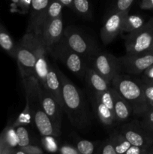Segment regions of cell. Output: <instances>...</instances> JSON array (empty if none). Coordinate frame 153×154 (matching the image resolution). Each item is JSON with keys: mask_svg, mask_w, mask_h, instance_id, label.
<instances>
[{"mask_svg": "<svg viewBox=\"0 0 153 154\" xmlns=\"http://www.w3.org/2000/svg\"><path fill=\"white\" fill-rule=\"evenodd\" d=\"M62 84L63 111L74 127L83 130L91 124V117L84 96L80 90L56 68Z\"/></svg>", "mask_w": 153, "mask_h": 154, "instance_id": "obj_1", "label": "cell"}, {"mask_svg": "<svg viewBox=\"0 0 153 154\" xmlns=\"http://www.w3.org/2000/svg\"><path fill=\"white\" fill-rule=\"evenodd\" d=\"M38 81L35 76L22 78L26 100L29 107L32 118H33L36 128L42 136L58 137L61 132L56 129L40 103L38 93Z\"/></svg>", "mask_w": 153, "mask_h": 154, "instance_id": "obj_2", "label": "cell"}, {"mask_svg": "<svg viewBox=\"0 0 153 154\" xmlns=\"http://www.w3.org/2000/svg\"><path fill=\"white\" fill-rule=\"evenodd\" d=\"M111 87L130 103L134 117H139L148 107L140 80L133 79L129 75L120 73L112 80Z\"/></svg>", "mask_w": 153, "mask_h": 154, "instance_id": "obj_3", "label": "cell"}, {"mask_svg": "<svg viewBox=\"0 0 153 154\" xmlns=\"http://www.w3.org/2000/svg\"><path fill=\"white\" fill-rule=\"evenodd\" d=\"M47 52L53 58L62 62L74 75L84 79L88 63L68 45L63 37L59 42L48 48Z\"/></svg>", "mask_w": 153, "mask_h": 154, "instance_id": "obj_4", "label": "cell"}, {"mask_svg": "<svg viewBox=\"0 0 153 154\" xmlns=\"http://www.w3.org/2000/svg\"><path fill=\"white\" fill-rule=\"evenodd\" d=\"M34 33L26 32L16 44V59L21 78L34 76L35 42Z\"/></svg>", "mask_w": 153, "mask_h": 154, "instance_id": "obj_5", "label": "cell"}, {"mask_svg": "<svg viewBox=\"0 0 153 154\" xmlns=\"http://www.w3.org/2000/svg\"><path fill=\"white\" fill-rule=\"evenodd\" d=\"M62 37L68 45L80 54L88 65L94 56L100 51L94 41L89 39L85 34L74 27L68 26L64 29Z\"/></svg>", "mask_w": 153, "mask_h": 154, "instance_id": "obj_6", "label": "cell"}, {"mask_svg": "<svg viewBox=\"0 0 153 154\" xmlns=\"http://www.w3.org/2000/svg\"><path fill=\"white\" fill-rule=\"evenodd\" d=\"M126 54H136L153 50V18L125 38Z\"/></svg>", "mask_w": 153, "mask_h": 154, "instance_id": "obj_7", "label": "cell"}, {"mask_svg": "<svg viewBox=\"0 0 153 154\" xmlns=\"http://www.w3.org/2000/svg\"><path fill=\"white\" fill-rule=\"evenodd\" d=\"M118 131L132 145L147 150L153 145V133L144 128L136 117L128 123L123 124Z\"/></svg>", "mask_w": 153, "mask_h": 154, "instance_id": "obj_8", "label": "cell"}, {"mask_svg": "<svg viewBox=\"0 0 153 154\" xmlns=\"http://www.w3.org/2000/svg\"><path fill=\"white\" fill-rule=\"evenodd\" d=\"M89 66L110 84L114 77L121 73L118 58L107 52L99 51L94 56Z\"/></svg>", "mask_w": 153, "mask_h": 154, "instance_id": "obj_9", "label": "cell"}, {"mask_svg": "<svg viewBox=\"0 0 153 154\" xmlns=\"http://www.w3.org/2000/svg\"><path fill=\"white\" fill-rule=\"evenodd\" d=\"M121 72L134 75H141L153 64V50L146 53L128 54L118 57Z\"/></svg>", "mask_w": 153, "mask_h": 154, "instance_id": "obj_10", "label": "cell"}, {"mask_svg": "<svg viewBox=\"0 0 153 154\" xmlns=\"http://www.w3.org/2000/svg\"><path fill=\"white\" fill-rule=\"evenodd\" d=\"M37 89L39 99H40L44 110L50 117L56 129L58 132H61L63 109L60 107L58 102L55 100V99L51 96L50 93L44 87L40 85L39 81L38 83Z\"/></svg>", "mask_w": 153, "mask_h": 154, "instance_id": "obj_11", "label": "cell"}, {"mask_svg": "<svg viewBox=\"0 0 153 154\" xmlns=\"http://www.w3.org/2000/svg\"><path fill=\"white\" fill-rule=\"evenodd\" d=\"M129 11H111L100 29V39L104 45L111 43L117 36L122 32L123 20Z\"/></svg>", "mask_w": 153, "mask_h": 154, "instance_id": "obj_12", "label": "cell"}, {"mask_svg": "<svg viewBox=\"0 0 153 154\" xmlns=\"http://www.w3.org/2000/svg\"><path fill=\"white\" fill-rule=\"evenodd\" d=\"M64 27H63L62 14L58 17L48 22L40 29L37 35L46 47V50L53 45L59 42L63 36Z\"/></svg>", "mask_w": 153, "mask_h": 154, "instance_id": "obj_13", "label": "cell"}, {"mask_svg": "<svg viewBox=\"0 0 153 154\" xmlns=\"http://www.w3.org/2000/svg\"><path fill=\"white\" fill-rule=\"evenodd\" d=\"M35 42V64L34 76L43 87H46V76L49 70L50 63L47 59V50L44 45L40 38L34 34Z\"/></svg>", "mask_w": 153, "mask_h": 154, "instance_id": "obj_14", "label": "cell"}, {"mask_svg": "<svg viewBox=\"0 0 153 154\" xmlns=\"http://www.w3.org/2000/svg\"><path fill=\"white\" fill-rule=\"evenodd\" d=\"M50 2L51 0H32L27 32L38 34L42 20Z\"/></svg>", "mask_w": 153, "mask_h": 154, "instance_id": "obj_15", "label": "cell"}, {"mask_svg": "<svg viewBox=\"0 0 153 154\" xmlns=\"http://www.w3.org/2000/svg\"><path fill=\"white\" fill-rule=\"evenodd\" d=\"M46 90L51 94V96L55 99L63 109V98L62 90V84L60 78L57 73L56 69L54 68L52 64L50 63L49 70H48L47 76H46Z\"/></svg>", "mask_w": 153, "mask_h": 154, "instance_id": "obj_16", "label": "cell"}, {"mask_svg": "<svg viewBox=\"0 0 153 154\" xmlns=\"http://www.w3.org/2000/svg\"><path fill=\"white\" fill-rule=\"evenodd\" d=\"M113 97V111L116 122H124L133 115V108L128 102L124 99L113 87H112Z\"/></svg>", "mask_w": 153, "mask_h": 154, "instance_id": "obj_17", "label": "cell"}, {"mask_svg": "<svg viewBox=\"0 0 153 154\" xmlns=\"http://www.w3.org/2000/svg\"><path fill=\"white\" fill-rule=\"evenodd\" d=\"M84 80L88 87L92 90V93H101L111 87L110 83L108 82L89 65L86 69Z\"/></svg>", "mask_w": 153, "mask_h": 154, "instance_id": "obj_18", "label": "cell"}, {"mask_svg": "<svg viewBox=\"0 0 153 154\" xmlns=\"http://www.w3.org/2000/svg\"><path fill=\"white\" fill-rule=\"evenodd\" d=\"M92 105L100 123L106 127H112L116 122L113 111L94 96L92 98Z\"/></svg>", "mask_w": 153, "mask_h": 154, "instance_id": "obj_19", "label": "cell"}, {"mask_svg": "<svg viewBox=\"0 0 153 154\" xmlns=\"http://www.w3.org/2000/svg\"><path fill=\"white\" fill-rule=\"evenodd\" d=\"M0 47L12 58L16 57V45L6 29L0 23Z\"/></svg>", "mask_w": 153, "mask_h": 154, "instance_id": "obj_20", "label": "cell"}, {"mask_svg": "<svg viewBox=\"0 0 153 154\" xmlns=\"http://www.w3.org/2000/svg\"><path fill=\"white\" fill-rule=\"evenodd\" d=\"M109 138L115 147L116 154H125L128 149L132 145L118 130H114L112 132Z\"/></svg>", "mask_w": 153, "mask_h": 154, "instance_id": "obj_21", "label": "cell"}, {"mask_svg": "<svg viewBox=\"0 0 153 154\" xmlns=\"http://www.w3.org/2000/svg\"><path fill=\"white\" fill-rule=\"evenodd\" d=\"M145 20L139 15H129L128 14L124 17L122 23V32L130 33L139 29L145 24Z\"/></svg>", "mask_w": 153, "mask_h": 154, "instance_id": "obj_22", "label": "cell"}, {"mask_svg": "<svg viewBox=\"0 0 153 154\" xmlns=\"http://www.w3.org/2000/svg\"><path fill=\"white\" fill-rule=\"evenodd\" d=\"M2 140L8 147L16 149L18 147V138L16 135V127L13 124H9L0 133Z\"/></svg>", "mask_w": 153, "mask_h": 154, "instance_id": "obj_23", "label": "cell"}, {"mask_svg": "<svg viewBox=\"0 0 153 154\" xmlns=\"http://www.w3.org/2000/svg\"><path fill=\"white\" fill-rule=\"evenodd\" d=\"M63 6L64 5L62 4L59 0H51L49 6H48L47 9L46 11L43 20H42L40 31L44 25L47 23L48 22L51 21L52 20L58 17V16H60L62 14V10ZM40 31H39V32H40Z\"/></svg>", "mask_w": 153, "mask_h": 154, "instance_id": "obj_24", "label": "cell"}, {"mask_svg": "<svg viewBox=\"0 0 153 154\" xmlns=\"http://www.w3.org/2000/svg\"><path fill=\"white\" fill-rule=\"evenodd\" d=\"M71 9L81 17L86 19L91 18L92 11L88 0H73Z\"/></svg>", "mask_w": 153, "mask_h": 154, "instance_id": "obj_25", "label": "cell"}, {"mask_svg": "<svg viewBox=\"0 0 153 154\" xmlns=\"http://www.w3.org/2000/svg\"><path fill=\"white\" fill-rule=\"evenodd\" d=\"M136 118L140 120L144 128L153 133V108L148 107L139 117Z\"/></svg>", "mask_w": 153, "mask_h": 154, "instance_id": "obj_26", "label": "cell"}, {"mask_svg": "<svg viewBox=\"0 0 153 154\" xmlns=\"http://www.w3.org/2000/svg\"><path fill=\"white\" fill-rule=\"evenodd\" d=\"M100 142L88 141V140H80L76 143V147L80 154H92L95 153V149Z\"/></svg>", "mask_w": 153, "mask_h": 154, "instance_id": "obj_27", "label": "cell"}, {"mask_svg": "<svg viewBox=\"0 0 153 154\" xmlns=\"http://www.w3.org/2000/svg\"><path fill=\"white\" fill-rule=\"evenodd\" d=\"M16 131L18 138V147H24L31 144L29 134L25 126L22 125L16 126Z\"/></svg>", "mask_w": 153, "mask_h": 154, "instance_id": "obj_28", "label": "cell"}, {"mask_svg": "<svg viewBox=\"0 0 153 154\" xmlns=\"http://www.w3.org/2000/svg\"><path fill=\"white\" fill-rule=\"evenodd\" d=\"M44 153V151L40 147L30 144L24 147H17L15 149L14 154H43Z\"/></svg>", "mask_w": 153, "mask_h": 154, "instance_id": "obj_29", "label": "cell"}, {"mask_svg": "<svg viewBox=\"0 0 153 154\" xmlns=\"http://www.w3.org/2000/svg\"><path fill=\"white\" fill-rule=\"evenodd\" d=\"M95 153L100 154H116L115 147L109 138L102 142H100V145L98 147Z\"/></svg>", "mask_w": 153, "mask_h": 154, "instance_id": "obj_30", "label": "cell"}, {"mask_svg": "<svg viewBox=\"0 0 153 154\" xmlns=\"http://www.w3.org/2000/svg\"><path fill=\"white\" fill-rule=\"evenodd\" d=\"M53 136H43L42 138V144L44 147L49 152L58 151V147Z\"/></svg>", "mask_w": 153, "mask_h": 154, "instance_id": "obj_31", "label": "cell"}, {"mask_svg": "<svg viewBox=\"0 0 153 154\" xmlns=\"http://www.w3.org/2000/svg\"><path fill=\"white\" fill-rule=\"evenodd\" d=\"M134 0H116L112 11H129Z\"/></svg>", "mask_w": 153, "mask_h": 154, "instance_id": "obj_32", "label": "cell"}, {"mask_svg": "<svg viewBox=\"0 0 153 154\" xmlns=\"http://www.w3.org/2000/svg\"><path fill=\"white\" fill-rule=\"evenodd\" d=\"M141 83L148 106L153 108V84H145L142 81Z\"/></svg>", "mask_w": 153, "mask_h": 154, "instance_id": "obj_33", "label": "cell"}, {"mask_svg": "<svg viewBox=\"0 0 153 154\" xmlns=\"http://www.w3.org/2000/svg\"><path fill=\"white\" fill-rule=\"evenodd\" d=\"M140 80L145 84H153V64H152L141 74Z\"/></svg>", "mask_w": 153, "mask_h": 154, "instance_id": "obj_34", "label": "cell"}, {"mask_svg": "<svg viewBox=\"0 0 153 154\" xmlns=\"http://www.w3.org/2000/svg\"><path fill=\"white\" fill-rule=\"evenodd\" d=\"M58 152L62 154H80L76 147L70 144H63L58 148Z\"/></svg>", "mask_w": 153, "mask_h": 154, "instance_id": "obj_35", "label": "cell"}, {"mask_svg": "<svg viewBox=\"0 0 153 154\" xmlns=\"http://www.w3.org/2000/svg\"><path fill=\"white\" fill-rule=\"evenodd\" d=\"M31 4L32 0H19L17 6L20 8V12L23 14L29 13Z\"/></svg>", "mask_w": 153, "mask_h": 154, "instance_id": "obj_36", "label": "cell"}, {"mask_svg": "<svg viewBox=\"0 0 153 154\" xmlns=\"http://www.w3.org/2000/svg\"><path fill=\"white\" fill-rule=\"evenodd\" d=\"M125 154H148V150L137 146L131 145L125 152Z\"/></svg>", "mask_w": 153, "mask_h": 154, "instance_id": "obj_37", "label": "cell"}, {"mask_svg": "<svg viewBox=\"0 0 153 154\" xmlns=\"http://www.w3.org/2000/svg\"><path fill=\"white\" fill-rule=\"evenodd\" d=\"M140 7L142 10H153V0H142Z\"/></svg>", "mask_w": 153, "mask_h": 154, "instance_id": "obj_38", "label": "cell"}, {"mask_svg": "<svg viewBox=\"0 0 153 154\" xmlns=\"http://www.w3.org/2000/svg\"><path fill=\"white\" fill-rule=\"evenodd\" d=\"M61 2L62 4L64 6L69 8H72V2H73V0H59Z\"/></svg>", "mask_w": 153, "mask_h": 154, "instance_id": "obj_39", "label": "cell"}, {"mask_svg": "<svg viewBox=\"0 0 153 154\" xmlns=\"http://www.w3.org/2000/svg\"><path fill=\"white\" fill-rule=\"evenodd\" d=\"M148 154H153V145H152L151 147L148 148Z\"/></svg>", "mask_w": 153, "mask_h": 154, "instance_id": "obj_40", "label": "cell"}, {"mask_svg": "<svg viewBox=\"0 0 153 154\" xmlns=\"http://www.w3.org/2000/svg\"><path fill=\"white\" fill-rule=\"evenodd\" d=\"M14 4H15L16 5H18V3H19V0H10Z\"/></svg>", "mask_w": 153, "mask_h": 154, "instance_id": "obj_41", "label": "cell"}]
</instances>
